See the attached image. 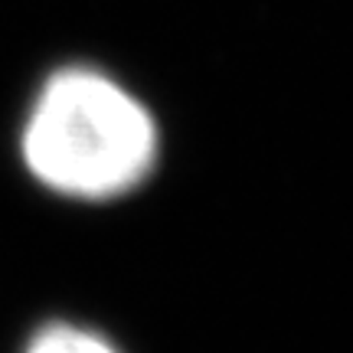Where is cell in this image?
<instances>
[{
  "label": "cell",
  "instance_id": "1",
  "mask_svg": "<svg viewBox=\"0 0 353 353\" xmlns=\"http://www.w3.org/2000/svg\"><path fill=\"white\" fill-rule=\"evenodd\" d=\"M157 128L148 108L92 69L43 85L23 128V161L39 183L79 200H112L148 176Z\"/></svg>",
  "mask_w": 353,
  "mask_h": 353
},
{
  "label": "cell",
  "instance_id": "2",
  "mask_svg": "<svg viewBox=\"0 0 353 353\" xmlns=\"http://www.w3.org/2000/svg\"><path fill=\"white\" fill-rule=\"evenodd\" d=\"M26 353H118L108 341H101L99 334L72 324H50L30 341Z\"/></svg>",
  "mask_w": 353,
  "mask_h": 353
}]
</instances>
